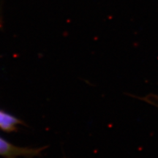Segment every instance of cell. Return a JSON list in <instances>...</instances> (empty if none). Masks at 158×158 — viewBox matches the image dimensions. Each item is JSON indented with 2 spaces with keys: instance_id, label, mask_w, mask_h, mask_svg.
<instances>
[{
  "instance_id": "7a4b0ae2",
  "label": "cell",
  "mask_w": 158,
  "mask_h": 158,
  "mask_svg": "<svg viewBox=\"0 0 158 158\" xmlns=\"http://www.w3.org/2000/svg\"><path fill=\"white\" fill-rule=\"evenodd\" d=\"M21 122L15 116L0 110V129L5 132H13L17 129Z\"/></svg>"
},
{
  "instance_id": "6da1fadb",
  "label": "cell",
  "mask_w": 158,
  "mask_h": 158,
  "mask_svg": "<svg viewBox=\"0 0 158 158\" xmlns=\"http://www.w3.org/2000/svg\"><path fill=\"white\" fill-rule=\"evenodd\" d=\"M36 149L19 147L13 145L7 140L0 137V155L6 158H16L21 156H32L36 155Z\"/></svg>"
}]
</instances>
